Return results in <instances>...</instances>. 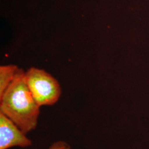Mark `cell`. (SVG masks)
Masks as SVG:
<instances>
[{
	"instance_id": "cell-1",
	"label": "cell",
	"mask_w": 149,
	"mask_h": 149,
	"mask_svg": "<svg viewBox=\"0 0 149 149\" xmlns=\"http://www.w3.org/2000/svg\"><path fill=\"white\" fill-rule=\"evenodd\" d=\"M40 108L27 85L25 72L19 69L14 79L0 96V112L27 134L37 127Z\"/></svg>"
},
{
	"instance_id": "cell-5",
	"label": "cell",
	"mask_w": 149,
	"mask_h": 149,
	"mask_svg": "<svg viewBox=\"0 0 149 149\" xmlns=\"http://www.w3.org/2000/svg\"><path fill=\"white\" fill-rule=\"evenodd\" d=\"M48 149H72L68 143L64 140H58L54 142Z\"/></svg>"
},
{
	"instance_id": "cell-4",
	"label": "cell",
	"mask_w": 149,
	"mask_h": 149,
	"mask_svg": "<svg viewBox=\"0 0 149 149\" xmlns=\"http://www.w3.org/2000/svg\"><path fill=\"white\" fill-rule=\"evenodd\" d=\"M18 69L16 65L12 64L0 66V96L14 79Z\"/></svg>"
},
{
	"instance_id": "cell-2",
	"label": "cell",
	"mask_w": 149,
	"mask_h": 149,
	"mask_svg": "<svg viewBox=\"0 0 149 149\" xmlns=\"http://www.w3.org/2000/svg\"><path fill=\"white\" fill-rule=\"evenodd\" d=\"M27 85L39 107L56 103L61 94L59 82L45 70L31 68L25 72Z\"/></svg>"
},
{
	"instance_id": "cell-3",
	"label": "cell",
	"mask_w": 149,
	"mask_h": 149,
	"mask_svg": "<svg viewBox=\"0 0 149 149\" xmlns=\"http://www.w3.org/2000/svg\"><path fill=\"white\" fill-rule=\"evenodd\" d=\"M32 141L16 124L0 112V149L28 148Z\"/></svg>"
}]
</instances>
